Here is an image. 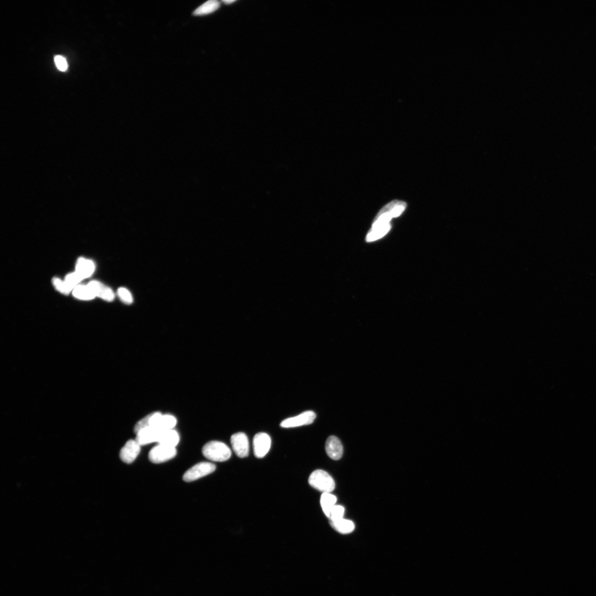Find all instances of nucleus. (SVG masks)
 Returning <instances> with one entry per match:
<instances>
[{
	"label": "nucleus",
	"instance_id": "f257e3e1",
	"mask_svg": "<svg viewBox=\"0 0 596 596\" xmlns=\"http://www.w3.org/2000/svg\"><path fill=\"white\" fill-rule=\"evenodd\" d=\"M406 206L404 201L394 200L382 208L374 220L372 228L367 236V242L376 241L388 233L391 228V220L401 215Z\"/></svg>",
	"mask_w": 596,
	"mask_h": 596
},
{
	"label": "nucleus",
	"instance_id": "f03ea898",
	"mask_svg": "<svg viewBox=\"0 0 596 596\" xmlns=\"http://www.w3.org/2000/svg\"><path fill=\"white\" fill-rule=\"evenodd\" d=\"M202 453L208 460L217 462L228 461L231 456L229 447L219 441H211L206 444L203 447Z\"/></svg>",
	"mask_w": 596,
	"mask_h": 596
},
{
	"label": "nucleus",
	"instance_id": "7ed1b4c3",
	"mask_svg": "<svg viewBox=\"0 0 596 596\" xmlns=\"http://www.w3.org/2000/svg\"><path fill=\"white\" fill-rule=\"evenodd\" d=\"M311 487L323 493H331L335 488L334 480L326 471L317 470L311 474L309 478Z\"/></svg>",
	"mask_w": 596,
	"mask_h": 596
},
{
	"label": "nucleus",
	"instance_id": "20e7f679",
	"mask_svg": "<svg viewBox=\"0 0 596 596\" xmlns=\"http://www.w3.org/2000/svg\"><path fill=\"white\" fill-rule=\"evenodd\" d=\"M216 466L208 462H201L189 469L183 476L186 482H192L211 474L216 470Z\"/></svg>",
	"mask_w": 596,
	"mask_h": 596
},
{
	"label": "nucleus",
	"instance_id": "39448f33",
	"mask_svg": "<svg viewBox=\"0 0 596 596\" xmlns=\"http://www.w3.org/2000/svg\"><path fill=\"white\" fill-rule=\"evenodd\" d=\"M176 455V447L159 444L151 449L149 453V459L153 463L159 464L173 459Z\"/></svg>",
	"mask_w": 596,
	"mask_h": 596
},
{
	"label": "nucleus",
	"instance_id": "423d86ee",
	"mask_svg": "<svg viewBox=\"0 0 596 596\" xmlns=\"http://www.w3.org/2000/svg\"><path fill=\"white\" fill-rule=\"evenodd\" d=\"M177 424L176 417L160 412L150 413V426L161 431L173 429Z\"/></svg>",
	"mask_w": 596,
	"mask_h": 596
},
{
	"label": "nucleus",
	"instance_id": "0eeeda50",
	"mask_svg": "<svg viewBox=\"0 0 596 596\" xmlns=\"http://www.w3.org/2000/svg\"><path fill=\"white\" fill-rule=\"evenodd\" d=\"M317 415L313 411H307L295 417L288 418L283 420L280 426L283 428H293L313 423Z\"/></svg>",
	"mask_w": 596,
	"mask_h": 596
},
{
	"label": "nucleus",
	"instance_id": "6e6552de",
	"mask_svg": "<svg viewBox=\"0 0 596 596\" xmlns=\"http://www.w3.org/2000/svg\"><path fill=\"white\" fill-rule=\"evenodd\" d=\"M271 446V439L268 434L259 433L253 438V452L257 458H264L269 452Z\"/></svg>",
	"mask_w": 596,
	"mask_h": 596
},
{
	"label": "nucleus",
	"instance_id": "1a4fd4ad",
	"mask_svg": "<svg viewBox=\"0 0 596 596\" xmlns=\"http://www.w3.org/2000/svg\"><path fill=\"white\" fill-rule=\"evenodd\" d=\"M231 444L238 457L243 458L248 456L249 441L245 433H239L234 434L231 437Z\"/></svg>",
	"mask_w": 596,
	"mask_h": 596
},
{
	"label": "nucleus",
	"instance_id": "9d476101",
	"mask_svg": "<svg viewBox=\"0 0 596 596\" xmlns=\"http://www.w3.org/2000/svg\"><path fill=\"white\" fill-rule=\"evenodd\" d=\"M140 447V444L136 439L129 440L120 452L121 460L126 463H132L139 455Z\"/></svg>",
	"mask_w": 596,
	"mask_h": 596
},
{
	"label": "nucleus",
	"instance_id": "9b49d317",
	"mask_svg": "<svg viewBox=\"0 0 596 596\" xmlns=\"http://www.w3.org/2000/svg\"><path fill=\"white\" fill-rule=\"evenodd\" d=\"M162 432V431L153 428V427H148V428L141 430L139 433H137L136 434L135 439L141 446L154 442H158Z\"/></svg>",
	"mask_w": 596,
	"mask_h": 596
},
{
	"label": "nucleus",
	"instance_id": "f8f14e48",
	"mask_svg": "<svg viewBox=\"0 0 596 596\" xmlns=\"http://www.w3.org/2000/svg\"><path fill=\"white\" fill-rule=\"evenodd\" d=\"M325 450L328 456L333 460H339L343 456V446L340 440L334 435H331L327 438L325 444Z\"/></svg>",
	"mask_w": 596,
	"mask_h": 596
},
{
	"label": "nucleus",
	"instance_id": "ddd939ff",
	"mask_svg": "<svg viewBox=\"0 0 596 596\" xmlns=\"http://www.w3.org/2000/svg\"><path fill=\"white\" fill-rule=\"evenodd\" d=\"M88 286L90 287L95 297L108 301L114 300L115 295L113 291L105 284L99 281H92L88 284Z\"/></svg>",
	"mask_w": 596,
	"mask_h": 596
},
{
	"label": "nucleus",
	"instance_id": "4468645a",
	"mask_svg": "<svg viewBox=\"0 0 596 596\" xmlns=\"http://www.w3.org/2000/svg\"><path fill=\"white\" fill-rule=\"evenodd\" d=\"M95 270V265L92 261L80 257L76 265V271L82 279L91 276Z\"/></svg>",
	"mask_w": 596,
	"mask_h": 596
},
{
	"label": "nucleus",
	"instance_id": "2eb2a0df",
	"mask_svg": "<svg viewBox=\"0 0 596 596\" xmlns=\"http://www.w3.org/2000/svg\"><path fill=\"white\" fill-rule=\"evenodd\" d=\"M180 441V435L176 431L172 429L162 431L158 441L159 444L176 447Z\"/></svg>",
	"mask_w": 596,
	"mask_h": 596
},
{
	"label": "nucleus",
	"instance_id": "dca6fc26",
	"mask_svg": "<svg viewBox=\"0 0 596 596\" xmlns=\"http://www.w3.org/2000/svg\"><path fill=\"white\" fill-rule=\"evenodd\" d=\"M336 502L337 498L335 495L331 493H323L320 499V504L326 517H328L332 509L336 505Z\"/></svg>",
	"mask_w": 596,
	"mask_h": 596
},
{
	"label": "nucleus",
	"instance_id": "f3484780",
	"mask_svg": "<svg viewBox=\"0 0 596 596\" xmlns=\"http://www.w3.org/2000/svg\"><path fill=\"white\" fill-rule=\"evenodd\" d=\"M331 526L336 531L342 534L352 533L354 529V524L350 520L341 518L336 521L330 522Z\"/></svg>",
	"mask_w": 596,
	"mask_h": 596
},
{
	"label": "nucleus",
	"instance_id": "a211bd4d",
	"mask_svg": "<svg viewBox=\"0 0 596 596\" xmlns=\"http://www.w3.org/2000/svg\"><path fill=\"white\" fill-rule=\"evenodd\" d=\"M220 7V3L216 0H210L203 4L195 10L193 12L194 16H203L210 14L215 12Z\"/></svg>",
	"mask_w": 596,
	"mask_h": 596
},
{
	"label": "nucleus",
	"instance_id": "6ab92c4d",
	"mask_svg": "<svg viewBox=\"0 0 596 596\" xmlns=\"http://www.w3.org/2000/svg\"><path fill=\"white\" fill-rule=\"evenodd\" d=\"M73 295L78 299L83 300H92L96 297L88 285H80V284L74 289Z\"/></svg>",
	"mask_w": 596,
	"mask_h": 596
},
{
	"label": "nucleus",
	"instance_id": "aec40b11",
	"mask_svg": "<svg viewBox=\"0 0 596 596\" xmlns=\"http://www.w3.org/2000/svg\"><path fill=\"white\" fill-rule=\"evenodd\" d=\"M53 284L56 288V290L62 293V294L68 295L71 292H73L72 289H71L68 286L65 281H62L59 278H53Z\"/></svg>",
	"mask_w": 596,
	"mask_h": 596
},
{
	"label": "nucleus",
	"instance_id": "412c9836",
	"mask_svg": "<svg viewBox=\"0 0 596 596\" xmlns=\"http://www.w3.org/2000/svg\"><path fill=\"white\" fill-rule=\"evenodd\" d=\"M345 514V508L343 506L340 505H335L333 508L329 515L328 518L330 522L336 521L337 520L344 518Z\"/></svg>",
	"mask_w": 596,
	"mask_h": 596
},
{
	"label": "nucleus",
	"instance_id": "4be33fe9",
	"mask_svg": "<svg viewBox=\"0 0 596 596\" xmlns=\"http://www.w3.org/2000/svg\"><path fill=\"white\" fill-rule=\"evenodd\" d=\"M82 279L79 276V275L76 272L68 274L65 278V282L68 284V286L72 289H74L79 285V283L82 281Z\"/></svg>",
	"mask_w": 596,
	"mask_h": 596
},
{
	"label": "nucleus",
	"instance_id": "5701e85b",
	"mask_svg": "<svg viewBox=\"0 0 596 596\" xmlns=\"http://www.w3.org/2000/svg\"><path fill=\"white\" fill-rule=\"evenodd\" d=\"M117 294L124 303L126 304H131L133 302V298L131 293L126 288H120L117 291Z\"/></svg>",
	"mask_w": 596,
	"mask_h": 596
},
{
	"label": "nucleus",
	"instance_id": "b1692460",
	"mask_svg": "<svg viewBox=\"0 0 596 596\" xmlns=\"http://www.w3.org/2000/svg\"><path fill=\"white\" fill-rule=\"evenodd\" d=\"M150 416L149 415L144 417L143 419L137 422L135 425L134 431L135 434L139 433L140 431L145 428L150 427Z\"/></svg>",
	"mask_w": 596,
	"mask_h": 596
},
{
	"label": "nucleus",
	"instance_id": "393cba45",
	"mask_svg": "<svg viewBox=\"0 0 596 596\" xmlns=\"http://www.w3.org/2000/svg\"><path fill=\"white\" fill-rule=\"evenodd\" d=\"M54 60L57 69L61 72H65L68 69V63L64 57L57 55L55 57Z\"/></svg>",
	"mask_w": 596,
	"mask_h": 596
},
{
	"label": "nucleus",
	"instance_id": "a878e982",
	"mask_svg": "<svg viewBox=\"0 0 596 596\" xmlns=\"http://www.w3.org/2000/svg\"><path fill=\"white\" fill-rule=\"evenodd\" d=\"M223 2L226 4H230L235 2V0H224Z\"/></svg>",
	"mask_w": 596,
	"mask_h": 596
}]
</instances>
